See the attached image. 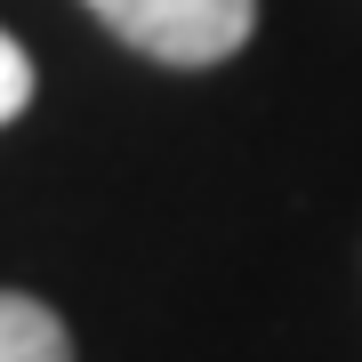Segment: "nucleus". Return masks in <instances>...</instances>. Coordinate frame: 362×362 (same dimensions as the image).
Returning a JSON list of instances; mask_svg holds the SVG:
<instances>
[{
    "label": "nucleus",
    "instance_id": "obj_1",
    "mask_svg": "<svg viewBox=\"0 0 362 362\" xmlns=\"http://www.w3.org/2000/svg\"><path fill=\"white\" fill-rule=\"evenodd\" d=\"M89 8L161 65H218L258 25V0H89Z\"/></svg>",
    "mask_w": 362,
    "mask_h": 362
},
{
    "label": "nucleus",
    "instance_id": "obj_2",
    "mask_svg": "<svg viewBox=\"0 0 362 362\" xmlns=\"http://www.w3.org/2000/svg\"><path fill=\"white\" fill-rule=\"evenodd\" d=\"M0 362H73V338L40 298L0 290Z\"/></svg>",
    "mask_w": 362,
    "mask_h": 362
},
{
    "label": "nucleus",
    "instance_id": "obj_3",
    "mask_svg": "<svg viewBox=\"0 0 362 362\" xmlns=\"http://www.w3.org/2000/svg\"><path fill=\"white\" fill-rule=\"evenodd\" d=\"M25 97H33V65H25V49L0 33V121H16V113H25Z\"/></svg>",
    "mask_w": 362,
    "mask_h": 362
}]
</instances>
